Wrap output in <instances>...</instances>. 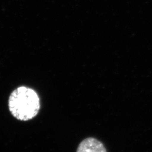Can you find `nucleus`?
I'll return each mask as SVG.
<instances>
[{
    "mask_svg": "<svg viewBox=\"0 0 152 152\" xmlns=\"http://www.w3.org/2000/svg\"><path fill=\"white\" fill-rule=\"evenodd\" d=\"M40 99L32 88L20 86L11 93L9 99V108L17 120L27 121L35 117L40 109Z\"/></svg>",
    "mask_w": 152,
    "mask_h": 152,
    "instance_id": "1",
    "label": "nucleus"
},
{
    "mask_svg": "<svg viewBox=\"0 0 152 152\" xmlns=\"http://www.w3.org/2000/svg\"><path fill=\"white\" fill-rule=\"evenodd\" d=\"M76 152H107L102 142L95 137L83 140L77 147Z\"/></svg>",
    "mask_w": 152,
    "mask_h": 152,
    "instance_id": "2",
    "label": "nucleus"
}]
</instances>
